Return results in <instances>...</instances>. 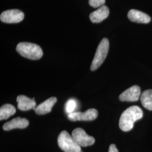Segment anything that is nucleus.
<instances>
[{"instance_id": "a211bd4d", "label": "nucleus", "mask_w": 152, "mask_h": 152, "mask_svg": "<svg viewBox=\"0 0 152 152\" xmlns=\"http://www.w3.org/2000/svg\"><path fill=\"white\" fill-rule=\"evenodd\" d=\"M108 152H119L118 150L117 149V147L115 146V144H111L110 145L109 148Z\"/></svg>"}, {"instance_id": "20e7f679", "label": "nucleus", "mask_w": 152, "mask_h": 152, "mask_svg": "<svg viewBox=\"0 0 152 152\" xmlns=\"http://www.w3.org/2000/svg\"><path fill=\"white\" fill-rule=\"evenodd\" d=\"M109 43L107 38H104L98 46L90 67L91 71L96 70L103 64L108 53Z\"/></svg>"}, {"instance_id": "423d86ee", "label": "nucleus", "mask_w": 152, "mask_h": 152, "mask_svg": "<svg viewBox=\"0 0 152 152\" xmlns=\"http://www.w3.org/2000/svg\"><path fill=\"white\" fill-rule=\"evenodd\" d=\"M24 14L18 9H12L4 11L1 13L0 19L6 23H18L24 19Z\"/></svg>"}, {"instance_id": "0eeeda50", "label": "nucleus", "mask_w": 152, "mask_h": 152, "mask_svg": "<svg viewBox=\"0 0 152 152\" xmlns=\"http://www.w3.org/2000/svg\"><path fill=\"white\" fill-rule=\"evenodd\" d=\"M98 115V110L95 109L91 108L84 112H73L68 114V118L73 122L77 121H91L95 120Z\"/></svg>"}, {"instance_id": "6e6552de", "label": "nucleus", "mask_w": 152, "mask_h": 152, "mask_svg": "<svg viewBox=\"0 0 152 152\" xmlns=\"http://www.w3.org/2000/svg\"><path fill=\"white\" fill-rule=\"evenodd\" d=\"M140 94V87L137 85H134L122 92L119 99L122 102H136L139 100Z\"/></svg>"}, {"instance_id": "ddd939ff", "label": "nucleus", "mask_w": 152, "mask_h": 152, "mask_svg": "<svg viewBox=\"0 0 152 152\" xmlns=\"http://www.w3.org/2000/svg\"><path fill=\"white\" fill-rule=\"evenodd\" d=\"M18 108L23 111H27L36 107L35 101L25 95H19L16 98Z\"/></svg>"}, {"instance_id": "9d476101", "label": "nucleus", "mask_w": 152, "mask_h": 152, "mask_svg": "<svg viewBox=\"0 0 152 152\" xmlns=\"http://www.w3.org/2000/svg\"><path fill=\"white\" fill-rule=\"evenodd\" d=\"M109 14L108 7L105 5L102 6L90 14V20L94 23H98L107 18Z\"/></svg>"}, {"instance_id": "39448f33", "label": "nucleus", "mask_w": 152, "mask_h": 152, "mask_svg": "<svg viewBox=\"0 0 152 152\" xmlns=\"http://www.w3.org/2000/svg\"><path fill=\"white\" fill-rule=\"evenodd\" d=\"M72 136L76 143L80 147H86L92 145L95 142V139L88 135L81 128H77L73 131Z\"/></svg>"}, {"instance_id": "f257e3e1", "label": "nucleus", "mask_w": 152, "mask_h": 152, "mask_svg": "<svg viewBox=\"0 0 152 152\" xmlns=\"http://www.w3.org/2000/svg\"><path fill=\"white\" fill-rule=\"evenodd\" d=\"M143 112L139 107L134 105L126 109L122 113L119 121L120 128L124 131H129L134 127V123L142 118Z\"/></svg>"}, {"instance_id": "f03ea898", "label": "nucleus", "mask_w": 152, "mask_h": 152, "mask_svg": "<svg viewBox=\"0 0 152 152\" xmlns=\"http://www.w3.org/2000/svg\"><path fill=\"white\" fill-rule=\"evenodd\" d=\"M16 50L22 56L31 60H38L43 55V51L41 47L32 43L20 42L17 45Z\"/></svg>"}, {"instance_id": "6ab92c4d", "label": "nucleus", "mask_w": 152, "mask_h": 152, "mask_svg": "<svg viewBox=\"0 0 152 152\" xmlns=\"http://www.w3.org/2000/svg\"><path fill=\"white\" fill-rule=\"evenodd\" d=\"M81 152H82V151H81Z\"/></svg>"}, {"instance_id": "f3484780", "label": "nucleus", "mask_w": 152, "mask_h": 152, "mask_svg": "<svg viewBox=\"0 0 152 152\" xmlns=\"http://www.w3.org/2000/svg\"><path fill=\"white\" fill-rule=\"evenodd\" d=\"M89 4L94 8L100 7L104 5L105 2V0H88Z\"/></svg>"}, {"instance_id": "1a4fd4ad", "label": "nucleus", "mask_w": 152, "mask_h": 152, "mask_svg": "<svg viewBox=\"0 0 152 152\" xmlns=\"http://www.w3.org/2000/svg\"><path fill=\"white\" fill-rule=\"evenodd\" d=\"M29 125V121L26 118L16 117L5 123L3 126L5 131H9L15 129H25Z\"/></svg>"}, {"instance_id": "7ed1b4c3", "label": "nucleus", "mask_w": 152, "mask_h": 152, "mask_svg": "<svg viewBox=\"0 0 152 152\" xmlns=\"http://www.w3.org/2000/svg\"><path fill=\"white\" fill-rule=\"evenodd\" d=\"M58 144L60 149L65 152H81V147L76 143L72 136L66 131L61 132L58 137Z\"/></svg>"}, {"instance_id": "dca6fc26", "label": "nucleus", "mask_w": 152, "mask_h": 152, "mask_svg": "<svg viewBox=\"0 0 152 152\" xmlns=\"http://www.w3.org/2000/svg\"><path fill=\"white\" fill-rule=\"evenodd\" d=\"M77 107L76 101L74 100H69L65 104V111L67 113L70 114L74 112Z\"/></svg>"}, {"instance_id": "9b49d317", "label": "nucleus", "mask_w": 152, "mask_h": 152, "mask_svg": "<svg viewBox=\"0 0 152 152\" xmlns=\"http://www.w3.org/2000/svg\"><path fill=\"white\" fill-rule=\"evenodd\" d=\"M56 98L55 97H51L36 107L34 108V110L36 114L38 115L47 114L51 111L53 107L56 103Z\"/></svg>"}, {"instance_id": "2eb2a0df", "label": "nucleus", "mask_w": 152, "mask_h": 152, "mask_svg": "<svg viewBox=\"0 0 152 152\" xmlns=\"http://www.w3.org/2000/svg\"><path fill=\"white\" fill-rule=\"evenodd\" d=\"M142 106L149 110H152V90H147L143 91L140 96Z\"/></svg>"}, {"instance_id": "4468645a", "label": "nucleus", "mask_w": 152, "mask_h": 152, "mask_svg": "<svg viewBox=\"0 0 152 152\" xmlns=\"http://www.w3.org/2000/svg\"><path fill=\"white\" fill-rule=\"evenodd\" d=\"M16 112L15 108L9 104L3 105L0 108V120H6Z\"/></svg>"}, {"instance_id": "f8f14e48", "label": "nucleus", "mask_w": 152, "mask_h": 152, "mask_svg": "<svg viewBox=\"0 0 152 152\" xmlns=\"http://www.w3.org/2000/svg\"><path fill=\"white\" fill-rule=\"evenodd\" d=\"M128 18L131 21L138 23L147 24L151 22V17L140 11L132 9L128 12Z\"/></svg>"}]
</instances>
